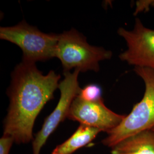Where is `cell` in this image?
Here are the masks:
<instances>
[{
    "label": "cell",
    "instance_id": "obj_7",
    "mask_svg": "<svg viewBox=\"0 0 154 154\" xmlns=\"http://www.w3.org/2000/svg\"><path fill=\"white\" fill-rule=\"evenodd\" d=\"M125 116L116 114L106 106L102 98L88 101L78 95L72 102L67 118L80 125L108 132L118 126Z\"/></svg>",
    "mask_w": 154,
    "mask_h": 154
},
{
    "label": "cell",
    "instance_id": "obj_5",
    "mask_svg": "<svg viewBox=\"0 0 154 154\" xmlns=\"http://www.w3.org/2000/svg\"><path fill=\"white\" fill-rule=\"evenodd\" d=\"M118 34L126 42L127 49L119 55L122 61L135 67L149 68L154 71V30L145 27L137 18L134 28H119Z\"/></svg>",
    "mask_w": 154,
    "mask_h": 154
},
{
    "label": "cell",
    "instance_id": "obj_6",
    "mask_svg": "<svg viewBox=\"0 0 154 154\" xmlns=\"http://www.w3.org/2000/svg\"><path fill=\"white\" fill-rule=\"evenodd\" d=\"M79 72L78 70H74L72 72H64V79L59 85L61 92L59 102L53 111L45 119L42 128L33 140V154H39L50 135L67 118L73 100L81 90L78 81Z\"/></svg>",
    "mask_w": 154,
    "mask_h": 154
},
{
    "label": "cell",
    "instance_id": "obj_8",
    "mask_svg": "<svg viewBox=\"0 0 154 154\" xmlns=\"http://www.w3.org/2000/svg\"><path fill=\"white\" fill-rule=\"evenodd\" d=\"M111 154H154V132L143 131L125 139L112 148Z\"/></svg>",
    "mask_w": 154,
    "mask_h": 154
},
{
    "label": "cell",
    "instance_id": "obj_1",
    "mask_svg": "<svg viewBox=\"0 0 154 154\" xmlns=\"http://www.w3.org/2000/svg\"><path fill=\"white\" fill-rule=\"evenodd\" d=\"M61 76L53 70L44 75L35 63L22 61L11 73L8 90L10 105L4 123V134L18 144L33 139L35 121L45 104L54 98Z\"/></svg>",
    "mask_w": 154,
    "mask_h": 154
},
{
    "label": "cell",
    "instance_id": "obj_12",
    "mask_svg": "<svg viewBox=\"0 0 154 154\" xmlns=\"http://www.w3.org/2000/svg\"><path fill=\"white\" fill-rule=\"evenodd\" d=\"M149 5L150 6H152V7H154V0H152V1H150V0H149Z\"/></svg>",
    "mask_w": 154,
    "mask_h": 154
},
{
    "label": "cell",
    "instance_id": "obj_13",
    "mask_svg": "<svg viewBox=\"0 0 154 154\" xmlns=\"http://www.w3.org/2000/svg\"><path fill=\"white\" fill-rule=\"evenodd\" d=\"M152 131H153L154 132V127L153 128H152Z\"/></svg>",
    "mask_w": 154,
    "mask_h": 154
},
{
    "label": "cell",
    "instance_id": "obj_3",
    "mask_svg": "<svg viewBox=\"0 0 154 154\" xmlns=\"http://www.w3.org/2000/svg\"><path fill=\"white\" fill-rule=\"evenodd\" d=\"M112 55L111 51L90 45L83 35L73 29L60 34L55 52L64 72L72 69L80 72H98L99 62L109 60Z\"/></svg>",
    "mask_w": 154,
    "mask_h": 154
},
{
    "label": "cell",
    "instance_id": "obj_10",
    "mask_svg": "<svg viewBox=\"0 0 154 154\" xmlns=\"http://www.w3.org/2000/svg\"><path fill=\"white\" fill-rule=\"evenodd\" d=\"M102 89L100 86L95 85H88L81 90L78 96L81 98L88 101H94L102 98Z\"/></svg>",
    "mask_w": 154,
    "mask_h": 154
},
{
    "label": "cell",
    "instance_id": "obj_9",
    "mask_svg": "<svg viewBox=\"0 0 154 154\" xmlns=\"http://www.w3.org/2000/svg\"><path fill=\"white\" fill-rule=\"evenodd\" d=\"M100 132L99 129L80 125L70 138L55 147L52 154H72L93 141Z\"/></svg>",
    "mask_w": 154,
    "mask_h": 154
},
{
    "label": "cell",
    "instance_id": "obj_11",
    "mask_svg": "<svg viewBox=\"0 0 154 154\" xmlns=\"http://www.w3.org/2000/svg\"><path fill=\"white\" fill-rule=\"evenodd\" d=\"M13 142H14V140L12 137L3 135L0 139V154H9Z\"/></svg>",
    "mask_w": 154,
    "mask_h": 154
},
{
    "label": "cell",
    "instance_id": "obj_2",
    "mask_svg": "<svg viewBox=\"0 0 154 154\" xmlns=\"http://www.w3.org/2000/svg\"><path fill=\"white\" fill-rule=\"evenodd\" d=\"M134 72L145 85L141 100L134 105L132 111L121 123L109 131L102 143L112 148L125 139L154 127V71L145 67H135Z\"/></svg>",
    "mask_w": 154,
    "mask_h": 154
},
{
    "label": "cell",
    "instance_id": "obj_4",
    "mask_svg": "<svg viewBox=\"0 0 154 154\" xmlns=\"http://www.w3.org/2000/svg\"><path fill=\"white\" fill-rule=\"evenodd\" d=\"M60 34H46L23 20L16 25L0 28V38L17 45L22 61L35 63L55 57Z\"/></svg>",
    "mask_w": 154,
    "mask_h": 154
}]
</instances>
